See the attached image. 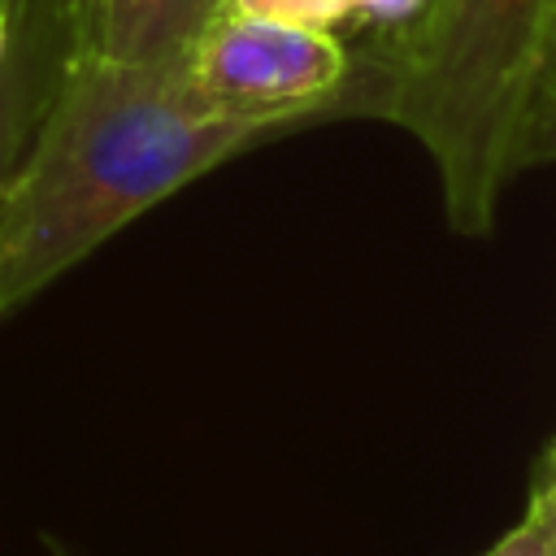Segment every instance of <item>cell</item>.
I'll use <instances>...</instances> for the list:
<instances>
[{"mask_svg": "<svg viewBox=\"0 0 556 556\" xmlns=\"http://www.w3.org/2000/svg\"><path fill=\"white\" fill-rule=\"evenodd\" d=\"M278 130L213 113L178 65L74 43L26 161L0 182V317L235 152Z\"/></svg>", "mask_w": 556, "mask_h": 556, "instance_id": "1", "label": "cell"}, {"mask_svg": "<svg viewBox=\"0 0 556 556\" xmlns=\"http://www.w3.org/2000/svg\"><path fill=\"white\" fill-rule=\"evenodd\" d=\"M552 56L556 0H430L417 22L352 48L330 122L382 117L408 130L439 169L447 226L478 239L521 174L526 117Z\"/></svg>", "mask_w": 556, "mask_h": 556, "instance_id": "2", "label": "cell"}, {"mask_svg": "<svg viewBox=\"0 0 556 556\" xmlns=\"http://www.w3.org/2000/svg\"><path fill=\"white\" fill-rule=\"evenodd\" d=\"M352 74V48L321 26L226 9L187 56L191 91L226 117L269 130L330 122Z\"/></svg>", "mask_w": 556, "mask_h": 556, "instance_id": "3", "label": "cell"}, {"mask_svg": "<svg viewBox=\"0 0 556 556\" xmlns=\"http://www.w3.org/2000/svg\"><path fill=\"white\" fill-rule=\"evenodd\" d=\"M222 13L226 0H83L78 43L130 65H178Z\"/></svg>", "mask_w": 556, "mask_h": 556, "instance_id": "4", "label": "cell"}, {"mask_svg": "<svg viewBox=\"0 0 556 556\" xmlns=\"http://www.w3.org/2000/svg\"><path fill=\"white\" fill-rule=\"evenodd\" d=\"M478 556H556V460L543 456L530 482L526 513Z\"/></svg>", "mask_w": 556, "mask_h": 556, "instance_id": "5", "label": "cell"}, {"mask_svg": "<svg viewBox=\"0 0 556 556\" xmlns=\"http://www.w3.org/2000/svg\"><path fill=\"white\" fill-rule=\"evenodd\" d=\"M556 161V56L547 61L530 117H526V135H521V169Z\"/></svg>", "mask_w": 556, "mask_h": 556, "instance_id": "6", "label": "cell"}, {"mask_svg": "<svg viewBox=\"0 0 556 556\" xmlns=\"http://www.w3.org/2000/svg\"><path fill=\"white\" fill-rule=\"evenodd\" d=\"M226 9L252 13V17H274V22L321 26V30H339L352 22L348 0H226Z\"/></svg>", "mask_w": 556, "mask_h": 556, "instance_id": "7", "label": "cell"}, {"mask_svg": "<svg viewBox=\"0 0 556 556\" xmlns=\"http://www.w3.org/2000/svg\"><path fill=\"white\" fill-rule=\"evenodd\" d=\"M430 0H348V13L365 30H400L426 13Z\"/></svg>", "mask_w": 556, "mask_h": 556, "instance_id": "8", "label": "cell"}, {"mask_svg": "<svg viewBox=\"0 0 556 556\" xmlns=\"http://www.w3.org/2000/svg\"><path fill=\"white\" fill-rule=\"evenodd\" d=\"M4 52H9V13L0 9V65H4Z\"/></svg>", "mask_w": 556, "mask_h": 556, "instance_id": "9", "label": "cell"}, {"mask_svg": "<svg viewBox=\"0 0 556 556\" xmlns=\"http://www.w3.org/2000/svg\"><path fill=\"white\" fill-rule=\"evenodd\" d=\"M9 113H4V104H0V156H4V135H9ZM0 182H4V161H0Z\"/></svg>", "mask_w": 556, "mask_h": 556, "instance_id": "10", "label": "cell"}, {"mask_svg": "<svg viewBox=\"0 0 556 556\" xmlns=\"http://www.w3.org/2000/svg\"><path fill=\"white\" fill-rule=\"evenodd\" d=\"M547 452H552V456H556V439H552V447H547Z\"/></svg>", "mask_w": 556, "mask_h": 556, "instance_id": "11", "label": "cell"}, {"mask_svg": "<svg viewBox=\"0 0 556 556\" xmlns=\"http://www.w3.org/2000/svg\"><path fill=\"white\" fill-rule=\"evenodd\" d=\"M543 456H552V452H543ZM552 460H556V456H552Z\"/></svg>", "mask_w": 556, "mask_h": 556, "instance_id": "12", "label": "cell"}, {"mask_svg": "<svg viewBox=\"0 0 556 556\" xmlns=\"http://www.w3.org/2000/svg\"><path fill=\"white\" fill-rule=\"evenodd\" d=\"M56 556H65V552H61V547H56Z\"/></svg>", "mask_w": 556, "mask_h": 556, "instance_id": "13", "label": "cell"}]
</instances>
